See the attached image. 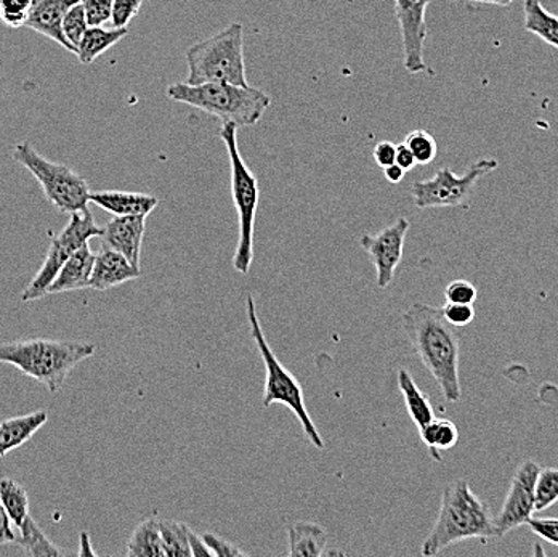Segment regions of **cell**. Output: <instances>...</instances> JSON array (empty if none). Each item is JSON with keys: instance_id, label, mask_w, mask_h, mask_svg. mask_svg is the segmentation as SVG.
I'll return each mask as SVG.
<instances>
[{"instance_id": "52a82bcc", "label": "cell", "mask_w": 558, "mask_h": 557, "mask_svg": "<svg viewBox=\"0 0 558 557\" xmlns=\"http://www.w3.org/2000/svg\"><path fill=\"white\" fill-rule=\"evenodd\" d=\"M219 137L230 159L231 195H233V205L236 207L238 219H240V240L231 263L238 274L247 275L254 263V226L260 192H258L257 177L252 174L238 147L236 125L222 122Z\"/></svg>"}, {"instance_id": "8d00e7d4", "label": "cell", "mask_w": 558, "mask_h": 557, "mask_svg": "<svg viewBox=\"0 0 558 557\" xmlns=\"http://www.w3.org/2000/svg\"><path fill=\"white\" fill-rule=\"evenodd\" d=\"M529 525L534 535L558 546V518H531Z\"/></svg>"}, {"instance_id": "7a4b0ae2", "label": "cell", "mask_w": 558, "mask_h": 557, "mask_svg": "<svg viewBox=\"0 0 558 557\" xmlns=\"http://www.w3.org/2000/svg\"><path fill=\"white\" fill-rule=\"evenodd\" d=\"M498 536L495 518L464 479L451 482L441 497L434 529L422 543V556L434 557L456 543L476 538L482 543Z\"/></svg>"}, {"instance_id": "1f68e13d", "label": "cell", "mask_w": 558, "mask_h": 557, "mask_svg": "<svg viewBox=\"0 0 558 557\" xmlns=\"http://www.w3.org/2000/svg\"><path fill=\"white\" fill-rule=\"evenodd\" d=\"M33 0H0V20L9 28H25Z\"/></svg>"}, {"instance_id": "60d3db41", "label": "cell", "mask_w": 558, "mask_h": 557, "mask_svg": "<svg viewBox=\"0 0 558 557\" xmlns=\"http://www.w3.org/2000/svg\"><path fill=\"white\" fill-rule=\"evenodd\" d=\"M189 538L193 557H214L210 549L207 548L206 543H204L203 536L197 535L195 530L190 529Z\"/></svg>"}, {"instance_id": "4dcf8cb0", "label": "cell", "mask_w": 558, "mask_h": 557, "mask_svg": "<svg viewBox=\"0 0 558 557\" xmlns=\"http://www.w3.org/2000/svg\"><path fill=\"white\" fill-rule=\"evenodd\" d=\"M414 155L417 165H430L437 158V142L427 131H413L408 134L403 142Z\"/></svg>"}, {"instance_id": "d4e9b609", "label": "cell", "mask_w": 558, "mask_h": 557, "mask_svg": "<svg viewBox=\"0 0 558 557\" xmlns=\"http://www.w3.org/2000/svg\"><path fill=\"white\" fill-rule=\"evenodd\" d=\"M525 29L558 49V16L547 12L539 0H523Z\"/></svg>"}, {"instance_id": "2e32d148", "label": "cell", "mask_w": 558, "mask_h": 557, "mask_svg": "<svg viewBox=\"0 0 558 557\" xmlns=\"http://www.w3.org/2000/svg\"><path fill=\"white\" fill-rule=\"evenodd\" d=\"M142 277V268L135 267L118 251L105 247L95 254L94 270H92L90 288L97 291H108L121 287L129 281Z\"/></svg>"}, {"instance_id": "ffe728a7", "label": "cell", "mask_w": 558, "mask_h": 557, "mask_svg": "<svg viewBox=\"0 0 558 557\" xmlns=\"http://www.w3.org/2000/svg\"><path fill=\"white\" fill-rule=\"evenodd\" d=\"M289 556L319 557L326 555L328 532L316 522L298 521L288 529Z\"/></svg>"}, {"instance_id": "d590c367", "label": "cell", "mask_w": 558, "mask_h": 557, "mask_svg": "<svg viewBox=\"0 0 558 557\" xmlns=\"http://www.w3.org/2000/svg\"><path fill=\"white\" fill-rule=\"evenodd\" d=\"M84 5L88 25L104 26L111 20L114 0H84Z\"/></svg>"}, {"instance_id": "ee69618b", "label": "cell", "mask_w": 558, "mask_h": 557, "mask_svg": "<svg viewBox=\"0 0 558 557\" xmlns=\"http://www.w3.org/2000/svg\"><path fill=\"white\" fill-rule=\"evenodd\" d=\"M471 3H486V5H499L507 7L513 2V0H468Z\"/></svg>"}, {"instance_id": "e0dca14e", "label": "cell", "mask_w": 558, "mask_h": 557, "mask_svg": "<svg viewBox=\"0 0 558 557\" xmlns=\"http://www.w3.org/2000/svg\"><path fill=\"white\" fill-rule=\"evenodd\" d=\"M95 253L90 244L85 243L60 268L56 280L49 287L47 294L70 293L90 288L92 270H94Z\"/></svg>"}, {"instance_id": "44dd1931", "label": "cell", "mask_w": 558, "mask_h": 557, "mask_svg": "<svg viewBox=\"0 0 558 557\" xmlns=\"http://www.w3.org/2000/svg\"><path fill=\"white\" fill-rule=\"evenodd\" d=\"M398 387H400L401 396H403L408 414H410L411 421L416 424L417 429L427 426L437 417L430 399L418 389L416 382L408 370L401 368L398 372Z\"/></svg>"}, {"instance_id": "30bf717a", "label": "cell", "mask_w": 558, "mask_h": 557, "mask_svg": "<svg viewBox=\"0 0 558 557\" xmlns=\"http://www.w3.org/2000/svg\"><path fill=\"white\" fill-rule=\"evenodd\" d=\"M498 168L499 162L493 158L480 159L465 171L464 175H456L451 168H441L432 179L416 180L411 185L414 206L418 209H435V207L468 209L476 182Z\"/></svg>"}, {"instance_id": "4316f807", "label": "cell", "mask_w": 558, "mask_h": 557, "mask_svg": "<svg viewBox=\"0 0 558 557\" xmlns=\"http://www.w3.org/2000/svg\"><path fill=\"white\" fill-rule=\"evenodd\" d=\"M0 501H2L9 518L12 519L13 525L19 529L29 516V498L25 488L13 479H2L0 481Z\"/></svg>"}, {"instance_id": "f6af8a7d", "label": "cell", "mask_w": 558, "mask_h": 557, "mask_svg": "<svg viewBox=\"0 0 558 557\" xmlns=\"http://www.w3.org/2000/svg\"><path fill=\"white\" fill-rule=\"evenodd\" d=\"M81 543H83V549H81V553L80 555H90V556H94L95 553L92 552V548L88 549V535L87 533H83V535H81Z\"/></svg>"}, {"instance_id": "ba28073f", "label": "cell", "mask_w": 558, "mask_h": 557, "mask_svg": "<svg viewBox=\"0 0 558 557\" xmlns=\"http://www.w3.org/2000/svg\"><path fill=\"white\" fill-rule=\"evenodd\" d=\"M12 155L39 182L47 202L60 213L74 214L88 209L90 189L84 177L68 166L44 158L29 142L16 144Z\"/></svg>"}, {"instance_id": "9c48e42d", "label": "cell", "mask_w": 558, "mask_h": 557, "mask_svg": "<svg viewBox=\"0 0 558 557\" xmlns=\"http://www.w3.org/2000/svg\"><path fill=\"white\" fill-rule=\"evenodd\" d=\"M49 253H47L43 267L37 270L28 287L23 291V302L37 301V299L49 295L47 291H49L52 281L56 280L60 268L81 246L88 243L92 238L100 237L101 229L95 222L90 210L85 209L83 213L71 214L70 223L58 235L52 232H49Z\"/></svg>"}, {"instance_id": "3957f363", "label": "cell", "mask_w": 558, "mask_h": 557, "mask_svg": "<svg viewBox=\"0 0 558 557\" xmlns=\"http://www.w3.org/2000/svg\"><path fill=\"white\" fill-rule=\"evenodd\" d=\"M95 344L88 342L26 339L0 344V363L15 366L23 375L58 392L70 373L84 360L94 356Z\"/></svg>"}, {"instance_id": "4fadbf2b", "label": "cell", "mask_w": 558, "mask_h": 557, "mask_svg": "<svg viewBox=\"0 0 558 557\" xmlns=\"http://www.w3.org/2000/svg\"><path fill=\"white\" fill-rule=\"evenodd\" d=\"M428 3L430 0H395V12L403 40V63L411 74L425 73L428 70L424 60V44L427 39L425 13Z\"/></svg>"}, {"instance_id": "74e56055", "label": "cell", "mask_w": 558, "mask_h": 557, "mask_svg": "<svg viewBox=\"0 0 558 557\" xmlns=\"http://www.w3.org/2000/svg\"><path fill=\"white\" fill-rule=\"evenodd\" d=\"M201 536H203L204 543H206L214 557L247 556L243 549L238 548L236 545L227 542V540L220 538V536L214 535V533L206 532Z\"/></svg>"}, {"instance_id": "f1b7e54d", "label": "cell", "mask_w": 558, "mask_h": 557, "mask_svg": "<svg viewBox=\"0 0 558 557\" xmlns=\"http://www.w3.org/2000/svg\"><path fill=\"white\" fill-rule=\"evenodd\" d=\"M558 501V468L539 470L534 484V509L546 511Z\"/></svg>"}, {"instance_id": "836d02e7", "label": "cell", "mask_w": 558, "mask_h": 557, "mask_svg": "<svg viewBox=\"0 0 558 557\" xmlns=\"http://www.w3.org/2000/svg\"><path fill=\"white\" fill-rule=\"evenodd\" d=\"M476 288L468 280H454L448 284L445 290V298L447 302H454V304H472L476 301Z\"/></svg>"}, {"instance_id": "d6986e66", "label": "cell", "mask_w": 558, "mask_h": 557, "mask_svg": "<svg viewBox=\"0 0 558 557\" xmlns=\"http://www.w3.org/2000/svg\"><path fill=\"white\" fill-rule=\"evenodd\" d=\"M47 421H49V413L46 410L2 421L0 423V458L33 439L34 434L46 426Z\"/></svg>"}, {"instance_id": "7bdbcfd3", "label": "cell", "mask_w": 558, "mask_h": 557, "mask_svg": "<svg viewBox=\"0 0 558 557\" xmlns=\"http://www.w3.org/2000/svg\"><path fill=\"white\" fill-rule=\"evenodd\" d=\"M404 174H407V171H404L403 168H400L397 162L384 168V175H386V179L389 180L390 183H400L401 180L404 179Z\"/></svg>"}, {"instance_id": "ab89813d", "label": "cell", "mask_w": 558, "mask_h": 557, "mask_svg": "<svg viewBox=\"0 0 558 557\" xmlns=\"http://www.w3.org/2000/svg\"><path fill=\"white\" fill-rule=\"evenodd\" d=\"M374 159H376L377 166L380 168H387L395 162V156H397V145L391 144L389 141L379 142L374 148Z\"/></svg>"}, {"instance_id": "f35d334b", "label": "cell", "mask_w": 558, "mask_h": 557, "mask_svg": "<svg viewBox=\"0 0 558 557\" xmlns=\"http://www.w3.org/2000/svg\"><path fill=\"white\" fill-rule=\"evenodd\" d=\"M19 543V530L13 525L12 519L7 514L2 501H0V545Z\"/></svg>"}, {"instance_id": "d6a6232c", "label": "cell", "mask_w": 558, "mask_h": 557, "mask_svg": "<svg viewBox=\"0 0 558 557\" xmlns=\"http://www.w3.org/2000/svg\"><path fill=\"white\" fill-rule=\"evenodd\" d=\"M143 0H114L111 22L114 28H125L137 16Z\"/></svg>"}, {"instance_id": "cb8c5ba5", "label": "cell", "mask_w": 558, "mask_h": 557, "mask_svg": "<svg viewBox=\"0 0 558 557\" xmlns=\"http://www.w3.org/2000/svg\"><path fill=\"white\" fill-rule=\"evenodd\" d=\"M421 440L424 441L425 447L428 448L432 460L444 463V451L451 450L458 445L459 429L452 421L438 420L435 417L427 426L418 429Z\"/></svg>"}, {"instance_id": "5b68a950", "label": "cell", "mask_w": 558, "mask_h": 557, "mask_svg": "<svg viewBox=\"0 0 558 557\" xmlns=\"http://www.w3.org/2000/svg\"><path fill=\"white\" fill-rule=\"evenodd\" d=\"M186 84H233L250 86L244 61V26L231 23L209 39L201 40L186 52Z\"/></svg>"}, {"instance_id": "83f0119b", "label": "cell", "mask_w": 558, "mask_h": 557, "mask_svg": "<svg viewBox=\"0 0 558 557\" xmlns=\"http://www.w3.org/2000/svg\"><path fill=\"white\" fill-rule=\"evenodd\" d=\"M159 529H161L162 542H165L168 557H192L189 525L172 521V519H159Z\"/></svg>"}, {"instance_id": "7402d4cb", "label": "cell", "mask_w": 558, "mask_h": 557, "mask_svg": "<svg viewBox=\"0 0 558 557\" xmlns=\"http://www.w3.org/2000/svg\"><path fill=\"white\" fill-rule=\"evenodd\" d=\"M128 34V26L112 29L104 28V26H88L83 40L77 46L76 57L81 60V63L92 64L116 44L121 43Z\"/></svg>"}, {"instance_id": "9a60e30c", "label": "cell", "mask_w": 558, "mask_h": 557, "mask_svg": "<svg viewBox=\"0 0 558 557\" xmlns=\"http://www.w3.org/2000/svg\"><path fill=\"white\" fill-rule=\"evenodd\" d=\"M81 2L84 0H33L25 28L36 31V33L56 40L68 52L76 53L74 47L64 37L61 25H63L68 10Z\"/></svg>"}, {"instance_id": "bcb514c9", "label": "cell", "mask_w": 558, "mask_h": 557, "mask_svg": "<svg viewBox=\"0 0 558 557\" xmlns=\"http://www.w3.org/2000/svg\"><path fill=\"white\" fill-rule=\"evenodd\" d=\"M452 2H458V0H452Z\"/></svg>"}, {"instance_id": "e575fe53", "label": "cell", "mask_w": 558, "mask_h": 557, "mask_svg": "<svg viewBox=\"0 0 558 557\" xmlns=\"http://www.w3.org/2000/svg\"><path fill=\"white\" fill-rule=\"evenodd\" d=\"M441 314H444L448 323L459 328V326H468L474 322L475 308L472 304H454V302H447V304L441 307Z\"/></svg>"}, {"instance_id": "8992f818", "label": "cell", "mask_w": 558, "mask_h": 557, "mask_svg": "<svg viewBox=\"0 0 558 557\" xmlns=\"http://www.w3.org/2000/svg\"><path fill=\"white\" fill-rule=\"evenodd\" d=\"M247 320L251 325V336L260 352L262 360L265 365V389L262 405L265 409L274 405V403H282L288 407L292 413L298 416L302 429H304L305 437L313 447L323 450L325 448V440L319 434L318 427L313 423L310 416L307 405H305L304 389L301 383L298 382L294 375L279 362L278 356L271 351L267 338H265L264 329H262L260 320H258L257 307L252 295H247L246 301Z\"/></svg>"}, {"instance_id": "6da1fadb", "label": "cell", "mask_w": 558, "mask_h": 557, "mask_svg": "<svg viewBox=\"0 0 558 557\" xmlns=\"http://www.w3.org/2000/svg\"><path fill=\"white\" fill-rule=\"evenodd\" d=\"M401 325L410 339L411 348L430 372L448 403H458L462 397L461 336L456 326L447 322L441 307L428 304L411 305L401 315Z\"/></svg>"}, {"instance_id": "ac0fdd59", "label": "cell", "mask_w": 558, "mask_h": 557, "mask_svg": "<svg viewBox=\"0 0 558 557\" xmlns=\"http://www.w3.org/2000/svg\"><path fill=\"white\" fill-rule=\"evenodd\" d=\"M88 203L101 207L112 216H145L148 217L159 205L156 196L145 193L118 192V190H105V192H90Z\"/></svg>"}, {"instance_id": "b9f144b4", "label": "cell", "mask_w": 558, "mask_h": 557, "mask_svg": "<svg viewBox=\"0 0 558 557\" xmlns=\"http://www.w3.org/2000/svg\"><path fill=\"white\" fill-rule=\"evenodd\" d=\"M395 162H397L400 168H403L404 171H410V169H413L414 166L417 165L413 153H411V149L408 148L404 144L397 145V156H395Z\"/></svg>"}, {"instance_id": "484cf974", "label": "cell", "mask_w": 558, "mask_h": 557, "mask_svg": "<svg viewBox=\"0 0 558 557\" xmlns=\"http://www.w3.org/2000/svg\"><path fill=\"white\" fill-rule=\"evenodd\" d=\"M19 545L22 546L23 553L26 556H63V552L60 548H57V545H53L49 538H47L46 533L43 532V529L36 524L33 516H28L20 525L19 529Z\"/></svg>"}, {"instance_id": "8fae6325", "label": "cell", "mask_w": 558, "mask_h": 557, "mask_svg": "<svg viewBox=\"0 0 558 557\" xmlns=\"http://www.w3.org/2000/svg\"><path fill=\"white\" fill-rule=\"evenodd\" d=\"M410 227V220L407 217H400L391 226L380 230L379 233L364 235L360 240V244L369 256L371 263L376 267L377 287L380 290H386L393 281L395 271L403 259L404 241H407Z\"/></svg>"}, {"instance_id": "f546056e", "label": "cell", "mask_w": 558, "mask_h": 557, "mask_svg": "<svg viewBox=\"0 0 558 557\" xmlns=\"http://www.w3.org/2000/svg\"><path fill=\"white\" fill-rule=\"evenodd\" d=\"M88 26L90 25H88L84 2L76 3V5H73L68 10L61 28H63V34L64 37H66L68 43L74 47V52H76L77 46H80L81 40H83L85 31L88 29ZM74 56H76V53H74Z\"/></svg>"}, {"instance_id": "5bb4252c", "label": "cell", "mask_w": 558, "mask_h": 557, "mask_svg": "<svg viewBox=\"0 0 558 557\" xmlns=\"http://www.w3.org/2000/svg\"><path fill=\"white\" fill-rule=\"evenodd\" d=\"M145 216H114L101 229V241L105 247L121 253L125 259L135 267H140V254H142L143 237H145Z\"/></svg>"}, {"instance_id": "277c9868", "label": "cell", "mask_w": 558, "mask_h": 557, "mask_svg": "<svg viewBox=\"0 0 558 557\" xmlns=\"http://www.w3.org/2000/svg\"><path fill=\"white\" fill-rule=\"evenodd\" d=\"M170 100L190 105L206 111L222 122L240 128L257 124L271 105L270 95L257 87L233 86V84H192L179 83L168 88Z\"/></svg>"}, {"instance_id": "7c38bea8", "label": "cell", "mask_w": 558, "mask_h": 557, "mask_svg": "<svg viewBox=\"0 0 558 557\" xmlns=\"http://www.w3.org/2000/svg\"><path fill=\"white\" fill-rule=\"evenodd\" d=\"M541 468L534 461H525L510 481L501 512L495 519L498 536H506L513 529L529 525L534 512V484Z\"/></svg>"}, {"instance_id": "603a6c76", "label": "cell", "mask_w": 558, "mask_h": 557, "mask_svg": "<svg viewBox=\"0 0 558 557\" xmlns=\"http://www.w3.org/2000/svg\"><path fill=\"white\" fill-rule=\"evenodd\" d=\"M128 556L168 557L158 518H149L138 524V528L134 530L131 538H129Z\"/></svg>"}]
</instances>
